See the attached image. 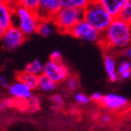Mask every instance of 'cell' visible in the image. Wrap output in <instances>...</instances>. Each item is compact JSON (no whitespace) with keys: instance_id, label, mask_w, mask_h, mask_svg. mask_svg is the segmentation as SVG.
I'll use <instances>...</instances> for the list:
<instances>
[{"instance_id":"cell-1","label":"cell","mask_w":131,"mask_h":131,"mask_svg":"<svg viewBox=\"0 0 131 131\" xmlns=\"http://www.w3.org/2000/svg\"><path fill=\"white\" fill-rule=\"evenodd\" d=\"M99 42L107 50H124L131 44V24L117 17L114 18L111 24L102 33Z\"/></svg>"},{"instance_id":"cell-2","label":"cell","mask_w":131,"mask_h":131,"mask_svg":"<svg viewBox=\"0 0 131 131\" xmlns=\"http://www.w3.org/2000/svg\"><path fill=\"white\" fill-rule=\"evenodd\" d=\"M83 19L103 33L111 24L114 17L97 0H92L83 9Z\"/></svg>"},{"instance_id":"cell-3","label":"cell","mask_w":131,"mask_h":131,"mask_svg":"<svg viewBox=\"0 0 131 131\" xmlns=\"http://www.w3.org/2000/svg\"><path fill=\"white\" fill-rule=\"evenodd\" d=\"M39 18L37 12L31 11L18 4L14 5V23L26 36H30L37 31Z\"/></svg>"},{"instance_id":"cell-4","label":"cell","mask_w":131,"mask_h":131,"mask_svg":"<svg viewBox=\"0 0 131 131\" xmlns=\"http://www.w3.org/2000/svg\"><path fill=\"white\" fill-rule=\"evenodd\" d=\"M82 19H83V9L61 7L54 16L52 21L58 30L69 33L71 29Z\"/></svg>"},{"instance_id":"cell-5","label":"cell","mask_w":131,"mask_h":131,"mask_svg":"<svg viewBox=\"0 0 131 131\" xmlns=\"http://www.w3.org/2000/svg\"><path fill=\"white\" fill-rule=\"evenodd\" d=\"M69 33L76 39L88 42H99L102 37V32L84 19L80 20Z\"/></svg>"},{"instance_id":"cell-6","label":"cell","mask_w":131,"mask_h":131,"mask_svg":"<svg viewBox=\"0 0 131 131\" xmlns=\"http://www.w3.org/2000/svg\"><path fill=\"white\" fill-rule=\"evenodd\" d=\"M25 39H26V35L15 24L6 28L1 37L5 48L9 50H14L19 48L24 42Z\"/></svg>"},{"instance_id":"cell-7","label":"cell","mask_w":131,"mask_h":131,"mask_svg":"<svg viewBox=\"0 0 131 131\" xmlns=\"http://www.w3.org/2000/svg\"><path fill=\"white\" fill-rule=\"evenodd\" d=\"M44 74H46L57 83H62L69 77V70L61 61H50L44 64Z\"/></svg>"},{"instance_id":"cell-8","label":"cell","mask_w":131,"mask_h":131,"mask_svg":"<svg viewBox=\"0 0 131 131\" xmlns=\"http://www.w3.org/2000/svg\"><path fill=\"white\" fill-rule=\"evenodd\" d=\"M61 8V0H39L37 14L39 19L52 20Z\"/></svg>"},{"instance_id":"cell-9","label":"cell","mask_w":131,"mask_h":131,"mask_svg":"<svg viewBox=\"0 0 131 131\" xmlns=\"http://www.w3.org/2000/svg\"><path fill=\"white\" fill-rule=\"evenodd\" d=\"M32 88L23 82L18 80L9 85L8 92L14 99L18 101L29 100L32 97Z\"/></svg>"},{"instance_id":"cell-10","label":"cell","mask_w":131,"mask_h":131,"mask_svg":"<svg viewBox=\"0 0 131 131\" xmlns=\"http://www.w3.org/2000/svg\"><path fill=\"white\" fill-rule=\"evenodd\" d=\"M101 105L112 111H118L127 105V99L117 94H108L104 95Z\"/></svg>"},{"instance_id":"cell-11","label":"cell","mask_w":131,"mask_h":131,"mask_svg":"<svg viewBox=\"0 0 131 131\" xmlns=\"http://www.w3.org/2000/svg\"><path fill=\"white\" fill-rule=\"evenodd\" d=\"M14 23V5L9 0H0V26L8 28Z\"/></svg>"},{"instance_id":"cell-12","label":"cell","mask_w":131,"mask_h":131,"mask_svg":"<svg viewBox=\"0 0 131 131\" xmlns=\"http://www.w3.org/2000/svg\"><path fill=\"white\" fill-rule=\"evenodd\" d=\"M104 66L107 77L111 82H116L119 79L117 73V66L116 59L111 54H105L104 56Z\"/></svg>"},{"instance_id":"cell-13","label":"cell","mask_w":131,"mask_h":131,"mask_svg":"<svg viewBox=\"0 0 131 131\" xmlns=\"http://www.w3.org/2000/svg\"><path fill=\"white\" fill-rule=\"evenodd\" d=\"M114 18H116L128 0H97Z\"/></svg>"},{"instance_id":"cell-14","label":"cell","mask_w":131,"mask_h":131,"mask_svg":"<svg viewBox=\"0 0 131 131\" xmlns=\"http://www.w3.org/2000/svg\"><path fill=\"white\" fill-rule=\"evenodd\" d=\"M54 23L52 20L48 19H39V24L37 27V31L36 32L39 35L42 37H49L53 33L54 31Z\"/></svg>"},{"instance_id":"cell-15","label":"cell","mask_w":131,"mask_h":131,"mask_svg":"<svg viewBox=\"0 0 131 131\" xmlns=\"http://www.w3.org/2000/svg\"><path fill=\"white\" fill-rule=\"evenodd\" d=\"M17 78H18V80L28 84V86H30L33 90L38 88V83H39V76L38 75L30 73L27 71H23V72L18 73Z\"/></svg>"},{"instance_id":"cell-16","label":"cell","mask_w":131,"mask_h":131,"mask_svg":"<svg viewBox=\"0 0 131 131\" xmlns=\"http://www.w3.org/2000/svg\"><path fill=\"white\" fill-rule=\"evenodd\" d=\"M57 83L54 82L52 79H50L46 74H40L39 76V83H38V88L41 90L42 92H52L56 88Z\"/></svg>"},{"instance_id":"cell-17","label":"cell","mask_w":131,"mask_h":131,"mask_svg":"<svg viewBox=\"0 0 131 131\" xmlns=\"http://www.w3.org/2000/svg\"><path fill=\"white\" fill-rule=\"evenodd\" d=\"M92 0H61V7H72V8L84 9Z\"/></svg>"},{"instance_id":"cell-18","label":"cell","mask_w":131,"mask_h":131,"mask_svg":"<svg viewBox=\"0 0 131 131\" xmlns=\"http://www.w3.org/2000/svg\"><path fill=\"white\" fill-rule=\"evenodd\" d=\"M25 71L39 76L44 72V65L39 60H34V61H30L27 64L26 67H25Z\"/></svg>"},{"instance_id":"cell-19","label":"cell","mask_w":131,"mask_h":131,"mask_svg":"<svg viewBox=\"0 0 131 131\" xmlns=\"http://www.w3.org/2000/svg\"><path fill=\"white\" fill-rule=\"evenodd\" d=\"M117 18H121L124 21L131 24V0H128L124 7L121 9L120 13L118 14Z\"/></svg>"},{"instance_id":"cell-20","label":"cell","mask_w":131,"mask_h":131,"mask_svg":"<svg viewBox=\"0 0 131 131\" xmlns=\"http://www.w3.org/2000/svg\"><path fill=\"white\" fill-rule=\"evenodd\" d=\"M16 4L22 6L31 11L37 12L39 7V0H16Z\"/></svg>"},{"instance_id":"cell-21","label":"cell","mask_w":131,"mask_h":131,"mask_svg":"<svg viewBox=\"0 0 131 131\" xmlns=\"http://www.w3.org/2000/svg\"><path fill=\"white\" fill-rule=\"evenodd\" d=\"M131 72V61L130 60H125V61H121L119 65L117 66V73L118 76L121 73L124 72Z\"/></svg>"},{"instance_id":"cell-22","label":"cell","mask_w":131,"mask_h":131,"mask_svg":"<svg viewBox=\"0 0 131 131\" xmlns=\"http://www.w3.org/2000/svg\"><path fill=\"white\" fill-rule=\"evenodd\" d=\"M75 101H76L77 103L79 105H87L89 103V100H90V97H88L87 95H85L84 94H82V93H77L74 96Z\"/></svg>"},{"instance_id":"cell-23","label":"cell","mask_w":131,"mask_h":131,"mask_svg":"<svg viewBox=\"0 0 131 131\" xmlns=\"http://www.w3.org/2000/svg\"><path fill=\"white\" fill-rule=\"evenodd\" d=\"M51 101L55 105V106H53V108H55V109H59L60 107H61L64 105L63 99L60 94H54V95L51 96Z\"/></svg>"},{"instance_id":"cell-24","label":"cell","mask_w":131,"mask_h":131,"mask_svg":"<svg viewBox=\"0 0 131 131\" xmlns=\"http://www.w3.org/2000/svg\"><path fill=\"white\" fill-rule=\"evenodd\" d=\"M28 109L32 112H37L39 109V101L38 98L31 97L28 101Z\"/></svg>"},{"instance_id":"cell-25","label":"cell","mask_w":131,"mask_h":131,"mask_svg":"<svg viewBox=\"0 0 131 131\" xmlns=\"http://www.w3.org/2000/svg\"><path fill=\"white\" fill-rule=\"evenodd\" d=\"M78 86V82L75 78H70L69 80L67 81V88L70 91H74L75 89L77 88Z\"/></svg>"},{"instance_id":"cell-26","label":"cell","mask_w":131,"mask_h":131,"mask_svg":"<svg viewBox=\"0 0 131 131\" xmlns=\"http://www.w3.org/2000/svg\"><path fill=\"white\" fill-rule=\"evenodd\" d=\"M13 105V101L11 99H4L0 102V110H4L7 107L11 106Z\"/></svg>"},{"instance_id":"cell-27","label":"cell","mask_w":131,"mask_h":131,"mask_svg":"<svg viewBox=\"0 0 131 131\" xmlns=\"http://www.w3.org/2000/svg\"><path fill=\"white\" fill-rule=\"evenodd\" d=\"M103 98H104V94H102L101 93H98V92L94 93L92 95L90 96V99L94 101V102H96V103H101L102 100H103Z\"/></svg>"},{"instance_id":"cell-28","label":"cell","mask_w":131,"mask_h":131,"mask_svg":"<svg viewBox=\"0 0 131 131\" xmlns=\"http://www.w3.org/2000/svg\"><path fill=\"white\" fill-rule=\"evenodd\" d=\"M61 59H62V56L60 50H54L50 56V60H52V61H61Z\"/></svg>"},{"instance_id":"cell-29","label":"cell","mask_w":131,"mask_h":131,"mask_svg":"<svg viewBox=\"0 0 131 131\" xmlns=\"http://www.w3.org/2000/svg\"><path fill=\"white\" fill-rule=\"evenodd\" d=\"M122 52L124 57H126V59L131 61V44H129L128 46L126 47L124 50H122Z\"/></svg>"},{"instance_id":"cell-30","label":"cell","mask_w":131,"mask_h":131,"mask_svg":"<svg viewBox=\"0 0 131 131\" xmlns=\"http://www.w3.org/2000/svg\"><path fill=\"white\" fill-rule=\"evenodd\" d=\"M0 85L4 88H8L9 87V84H8V82H7V78L3 75L0 76Z\"/></svg>"},{"instance_id":"cell-31","label":"cell","mask_w":131,"mask_h":131,"mask_svg":"<svg viewBox=\"0 0 131 131\" xmlns=\"http://www.w3.org/2000/svg\"><path fill=\"white\" fill-rule=\"evenodd\" d=\"M110 121H111V116H110L109 115L105 114V115H103V116H101V122L103 123V124L106 125V124H108Z\"/></svg>"},{"instance_id":"cell-32","label":"cell","mask_w":131,"mask_h":131,"mask_svg":"<svg viewBox=\"0 0 131 131\" xmlns=\"http://www.w3.org/2000/svg\"><path fill=\"white\" fill-rule=\"evenodd\" d=\"M5 29H6V28H4L2 26H0V38L2 37V35H3V33H4Z\"/></svg>"}]
</instances>
